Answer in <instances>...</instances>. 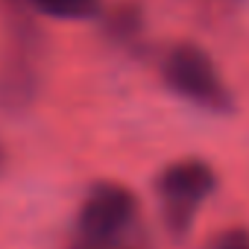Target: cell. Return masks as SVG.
Returning <instances> with one entry per match:
<instances>
[{
	"instance_id": "cell-3",
	"label": "cell",
	"mask_w": 249,
	"mask_h": 249,
	"mask_svg": "<svg viewBox=\"0 0 249 249\" xmlns=\"http://www.w3.org/2000/svg\"><path fill=\"white\" fill-rule=\"evenodd\" d=\"M138 217V196L120 182H97L79 205V234L88 243H111Z\"/></svg>"
},
{
	"instance_id": "cell-2",
	"label": "cell",
	"mask_w": 249,
	"mask_h": 249,
	"mask_svg": "<svg viewBox=\"0 0 249 249\" xmlns=\"http://www.w3.org/2000/svg\"><path fill=\"white\" fill-rule=\"evenodd\" d=\"M164 82L170 91L185 97L188 103L208 108V111H229L231 108V94L211 62V56L196 47V44H176L164 56Z\"/></svg>"
},
{
	"instance_id": "cell-6",
	"label": "cell",
	"mask_w": 249,
	"mask_h": 249,
	"mask_svg": "<svg viewBox=\"0 0 249 249\" xmlns=\"http://www.w3.org/2000/svg\"><path fill=\"white\" fill-rule=\"evenodd\" d=\"M91 249H106V246L103 243H91Z\"/></svg>"
},
{
	"instance_id": "cell-4",
	"label": "cell",
	"mask_w": 249,
	"mask_h": 249,
	"mask_svg": "<svg viewBox=\"0 0 249 249\" xmlns=\"http://www.w3.org/2000/svg\"><path fill=\"white\" fill-rule=\"evenodd\" d=\"M33 6L59 21H82L97 12L100 0H33Z\"/></svg>"
},
{
	"instance_id": "cell-5",
	"label": "cell",
	"mask_w": 249,
	"mask_h": 249,
	"mask_svg": "<svg viewBox=\"0 0 249 249\" xmlns=\"http://www.w3.org/2000/svg\"><path fill=\"white\" fill-rule=\"evenodd\" d=\"M208 249H249V229L246 226H229L211 237Z\"/></svg>"
},
{
	"instance_id": "cell-1",
	"label": "cell",
	"mask_w": 249,
	"mask_h": 249,
	"mask_svg": "<svg viewBox=\"0 0 249 249\" xmlns=\"http://www.w3.org/2000/svg\"><path fill=\"white\" fill-rule=\"evenodd\" d=\"M217 173L202 159H182L161 170L156 179V194L161 202L164 226L173 234H185L199 211V205L214 194Z\"/></svg>"
}]
</instances>
